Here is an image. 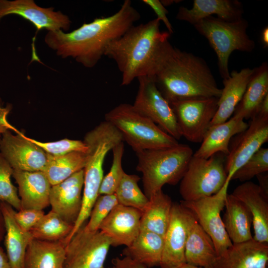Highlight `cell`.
Masks as SVG:
<instances>
[{"mask_svg":"<svg viewBox=\"0 0 268 268\" xmlns=\"http://www.w3.org/2000/svg\"><path fill=\"white\" fill-rule=\"evenodd\" d=\"M44 215L43 210L35 209H21L17 211L15 210L14 212L16 221L27 231H30Z\"/></svg>","mask_w":268,"mask_h":268,"instance_id":"40","label":"cell"},{"mask_svg":"<svg viewBox=\"0 0 268 268\" xmlns=\"http://www.w3.org/2000/svg\"><path fill=\"white\" fill-rule=\"evenodd\" d=\"M259 181L258 185L263 194L268 198V175L267 173L259 174L256 176Z\"/></svg>","mask_w":268,"mask_h":268,"instance_id":"44","label":"cell"},{"mask_svg":"<svg viewBox=\"0 0 268 268\" xmlns=\"http://www.w3.org/2000/svg\"><path fill=\"white\" fill-rule=\"evenodd\" d=\"M83 141L88 147V158L84 168L82 206L70 234L64 240L67 245L75 233L88 219L98 197L103 178V165L107 153L123 142L120 131L110 122L105 121L88 132Z\"/></svg>","mask_w":268,"mask_h":268,"instance_id":"4","label":"cell"},{"mask_svg":"<svg viewBox=\"0 0 268 268\" xmlns=\"http://www.w3.org/2000/svg\"><path fill=\"white\" fill-rule=\"evenodd\" d=\"M268 171V148L261 147L233 175L232 180L249 181L255 176Z\"/></svg>","mask_w":268,"mask_h":268,"instance_id":"36","label":"cell"},{"mask_svg":"<svg viewBox=\"0 0 268 268\" xmlns=\"http://www.w3.org/2000/svg\"><path fill=\"white\" fill-rule=\"evenodd\" d=\"M248 127L243 118L234 115L223 123L210 126L193 156L204 158L217 153L227 156L232 138Z\"/></svg>","mask_w":268,"mask_h":268,"instance_id":"23","label":"cell"},{"mask_svg":"<svg viewBox=\"0 0 268 268\" xmlns=\"http://www.w3.org/2000/svg\"><path fill=\"white\" fill-rule=\"evenodd\" d=\"M142 2L151 8L157 15V18L162 21L165 25L168 32L172 34L173 33V27L168 19L167 15L168 13L165 7L159 0H143Z\"/></svg>","mask_w":268,"mask_h":268,"instance_id":"41","label":"cell"},{"mask_svg":"<svg viewBox=\"0 0 268 268\" xmlns=\"http://www.w3.org/2000/svg\"><path fill=\"white\" fill-rule=\"evenodd\" d=\"M223 222L232 243H239L253 238L252 217L245 204L232 194H227Z\"/></svg>","mask_w":268,"mask_h":268,"instance_id":"27","label":"cell"},{"mask_svg":"<svg viewBox=\"0 0 268 268\" xmlns=\"http://www.w3.org/2000/svg\"><path fill=\"white\" fill-rule=\"evenodd\" d=\"M135 153L138 161L136 169L142 174L144 194L148 199L165 184L175 185L180 181L194 154L189 146L180 143Z\"/></svg>","mask_w":268,"mask_h":268,"instance_id":"5","label":"cell"},{"mask_svg":"<svg viewBox=\"0 0 268 268\" xmlns=\"http://www.w3.org/2000/svg\"><path fill=\"white\" fill-rule=\"evenodd\" d=\"M160 26L157 18L133 25L107 47L104 56L116 62L122 73V85L141 76H152L161 46L171 35L161 31Z\"/></svg>","mask_w":268,"mask_h":268,"instance_id":"3","label":"cell"},{"mask_svg":"<svg viewBox=\"0 0 268 268\" xmlns=\"http://www.w3.org/2000/svg\"><path fill=\"white\" fill-rule=\"evenodd\" d=\"M73 225L52 210L45 214L31 230L33 239L58 242L64 241L71 233Z\"/></svg>","mask_w":268,"mask_h":268,"instance_id":"33","label":"cell"},{"mask_svg":"<svg viewBox=\"0 0 268 268\" xmlns=\"http://www.w3.org/2000/svg\"><path fill=\"white\" fill-rule=\"evenodd\" d=\"M268 95V65L263 62L254 68L243 96L233 115L252 119L264 99Z\"/></svg>","mask_w":268,"mask_h":268,"instance_id":"28","label":"cell"},{"mask_svg":"<svg viewBox=\"0 0 268 268\" xmlns=\"http://www.w3.org/2000/svg\"><path fill=\"white\" fill-rule=\"evenodd\" d=\"M84 169L52 186L49 196L51 210L73 225L80 213L82 201Z\"/></svg>","mask_w":268,"mask_h":268,"instance_id":"17","label":"cell"},{"mask_svg":"<svg viewBox=\"0 0 268 268\" xmlns=\"http://www.w3.org/2000/svg\"><path fill=\"white\" fill-rule=\"evenodd\" d=\"M160 1L162 4L165 7V6L170 5L174 3V2H175V1H177H177L176 0H160Z\"/></svg>","mask_w":268,"mask_h":268,"instance_id":"49","label":"cell"},{"mask_svg":"<svg viewBox=\"0 0 268 268\" xmlns=\"http://www.w3.org/2000/svg\"><path fill=\"white\" fill-rule=\"evenodd\" d=\"M248 128L233 136L229 144L225 168L226 181L268 141V117L254 115Z\"/></svg>","mask_w":268,"mask_h":268,"instance_id":"13","label":"cell"},{"mask_svg":"<svg viewBox=\"0 0 268 268\" xmlns=\"http://www.w3.org/2000/svg\"><path fill=\"white\" fill-rule=\"evenodd\" d=\"M111 246L102 231L90 232L83 225L65 247L64 268H104Z\"/></svg>","mask_w":268,"mask_h":268,"instance_id":"11","label":"cell"},{"mask_svg":"<svg viewBox=\"0 0 268 268\" xmlns=\"http://www.w3.org/2000/svg\"><path fill=\"white\" fill-rule=\"evenodd\" d=\"M117 204L115 194L99 195L90 212L89 220L86 225H83L84 228L90 232L99 230L102 222Z\"/></svg>","mask_w":268,"mask_h":268,"instance_id":"38","label":"cell"},{"mask_svg":"<svg viewBox=\"0 0 268 268\" xmlns=\"http://www.w3.org/2000/svg\"><path fill=\"white\" fill-rule=\"evenodd\" d=\"M105 120L113 124L135 152L170 147L179 143L152 121L137 111L133 105L122 103L105 114Z\"/></svg>","mask_w":268,"mask_h":268,"instance_id":"6","label":"cell"},{"mask_svg":"<svg viewBox=\"0 0 268 268\" xmlns=\"http://www.w3.org/2000/svg\"><path fill=\"white\" fill-rule=\"evenodd\" d=\"M261 42L264 48L268 47V27H265L262 30L261 36Z\"/></svg>","mask_w":268,"mask_h":268,"instance_id":"47","label":"cell"},{"mask_svg":"<svg viewBox=\"0 0 268 268\" xmlns=\"http://www.w3.org/2000/svg\"><path fill=\"white\" fill-rule=\"evenodd\" d=\"M11 109V106L8 105L6 108L0 107V135L2 134L7 130H12L15 132L17 131L13 126L10 125L6 120V116Z\"/></svg>","mask_w":268,"mask_h":268,"instance_id":"43","label":"cell"},{"mask_svg":"<svg viewBox=\"0 0 268 268\" xmlns=\"http://www.w3.org/2000/svg\"><path fill=\"white\" fill-rule=\"evenodd\" d=\"M232 194L242 201L251 213L254 232L253 238L268 243V198L258 184L251 181L238 186Z\"/></svg>","mask_w":268,"mask_h":268,"instance_id":"20","label":"cell"},{"mask_svg":"<svg viewBox=\"0 0 268 268\" xmlns=\"http://www.w3.org/2000/svg\"><path fill=\"white\" fill-rule=\"evenodd\" d=\"M16 133L14 135L7 130L2 134L0 152L13 170L43 171L47 154L18 130Z\"/></svg>","mask_w":268,"mask_h":268,"instance_id":"15","label":"cell"},{"mask_svg":"<svg viewBox=\"0 0 268 268\" xmlns=\"http://www.w3.org/2000/svg\"><path fill=\"white\" fill-rule=\"evenodd\" d=\"M217 257L211 238L192 212L185 249L186 263L203 268H211Z\"/></svg>","mask_w":268,"mask_h":268,"instance_id":"26","label":"cell"},{"mask_svg":"<svg viewBox=\"0 0 268 268\" xmlns=\"http://www.w3.org/2000/svg\"><path fill=\"white\" fill-rule=\"evenodd\" d=\"M268 243L252 238L239 243H233L218 256L211 268H267Z\"/></svg>","mask_w":268,"mask_h":268,"instance_id":"19","label":"cell"},{"mask_svg":"<svg viewBox=\"0 0 268 268\" xmlns=\"http://www.w3.org/2000/svg\"><path fill=\"white\" fill-rule=\"evenodd\" d=\"M166 99L216 97L221 89L205 61L182 51L166 40L159 52L152 76Z\"/></svg>","mask_w":268,"mask_h":268,"instance_id":"2","label":"cell"},{"mask_svg":"<svg viewBox=\"0 0 268 268\" xmlns=\"http://www.w3.org/2000/svg\"><path fill=\"white\" fill-rule=\"evenodd\" d=\"M243 13L242 3L237 0H194L190 9L180 7L176 18L194 25L214 14L225 21H236L242 18Z\"/></svg>","mask_w":268,"mask_h":268,"instance_id":"22","label":"cell"},{"mask_svg":"<svg viewBox=\"0 0 268 268\" xmlns=\"http://www.w3.org/2000/svg\"><path fill=\"white\" fill-rule=\"evenodd\" d=\"M140 179L136 175L125 173L115 193L118 204L134 208L141 212L143 210L149 199L138 186Z\"/></svg>","mask_w":268,"mask_h":268,"instance_id":"34","label":"cell"},{"mask_svg":"<svg viewBox=\"0 0 268 268\" xmlns=\"http://www.w3.org/2000/svg\"><path fill=\"white\" fill-rule=\"evenodd\" d=\"M196 30L208 41L217 57L218 71L223 79L230 76L228 60L234 51L251 52L256 46L248 36V23L243 18L228 21L210 16L193 25Z\"/></svg>","mask_w":268,"mask_h":268,"instance_id":"7","label":"cell"},{"mask_svg":"<svg viewBox=\"0 0 268 268\" xmlns=\"http://www.w3.org/2000/svg\"><path fill=\"white\" fill-rule=\"evenodd\" d=\"M191 215V211L180 203H173L164 237L161 268H177L186 263L185 249Z\"/></svg>","mask_w":268,"mask_h":268,"instance_id":"16","label":"cell"},{"mask_svg":"<svg viewBox=\"0 0 268 268\" xmlns=\"http://www.w3.org/2000/svg\"><path fill=\"white\" fill-rule=\"evenodd\" d=\"M221 154L208 158L193 155L180 181L183 201H196L218 192L227 179L224 160Z\"/></svg>","mask_w":268,"mask_h":268,"instance_id":"8","label":"cell"},{"mask_svg":"<svg viewBox=\"0 0 268 268\" xmlns=\"http://www.w3.org/2000/svg\"><path fill=\"white\" fill-rule=\"evenodd\" d=\"M0 207L5 229V253L11 268H24L26 249L33 239L31 233L24 230L16 221L15 210L11 205L0 201Z\"/></svg>","mask_w":268,"mask_h":268,"instance_id":"24","label":"cell"},{"mask_svg":"<svg viewBox=\"0 0 268 268\" xmlns=\"http://www.w3.org/2000/svg\"><path fill=\"white\" fill-rule=\"evenodd\" d=\"M141 212L134 208L116 205L101 223L99 230L110 239L111 246H129L140 231Z\"/></svg>","mask_w":268,"mask_h":268,"instance_id":"18","label":"cell"},{"mask_svg":"<svg viewBox=\"0 0 268 268\" xmlns=\"http://www.w3.org/2000/svg\"><path fill=\"white\" fill-rule=\"evenodd\" d=\"M140 18L131 1L126 0L112 15L96 18L69 33L48 31L45 41L62 58L70 57L86 67H92L104 55L108 45L123 35Z\"/></svg>","mask_w":268,"mask_h":268,"instance_id":"1","label":"cell"},{"mask_svg":"<svg viewBox=\"0 0 268 268\" xmlns=\"http://www.w3.org/2000/svg\"><path fill=\"white\" fill-rule=\"evenodd\" d=\"M65 247L63 241L51 242L33 239L26 249L24 268H64Z\"/></svg>","mask_w":268,"mask_h":268,"instance_id":"29","label":"cell"},{"mask_svg":"<svg viewBox=\"0 0 268 268\" xmlns=\"http://www.w3.org/2000/svg\"><path fill=\"white\" fill-rule=\"evenodd\" d=\"M0 268H11L5 251L0 246Z\"/></svg>","mask_w":268,"mask_h":268,"instance_id":"45","label":"cell"},{"mask_svg":"<svg viewBox=\"0 0 268 268\" xmlns=\"http://www.w3.org/2000/svg\"><path fill=\"white\" fill-rule=\"evenodd\" d=\"M112 263L114 268H148L127 257L114 258Z\"/></svg>","mask_w":268,"mask_h":268,"instance_id":"42","label":"cell"},{"mask_svg":"<svg viewBox=\"0 0 268 268\" xmlns=\"http://www.w3.org/2000/svg\"><path fill=\"white\" fill-rule=\"evenodd\" d=\"M254 68L246 67L240 71L233 70L229 78L223 79L224 87L218 100L216 113L210 126L227 121L241 100ZM209 126V127H210Z\"/></svg>","mask_w":268,"mask_h":268,"instance_id":"25","label":"cell"},{"mask_svg":"<svg viewBox=\"0 0 268 268\" xmlns=\"http://www.w3.org/2000/svg\"><path fill=\"white\" fill-rule=\"evenodd\" d=\"M133 105L166 133L177 140L182 137L174 112L169 102L158 89L151 77L141 76Z\"/></svg>","mask_w":268,"mask_h":268,"instance_id":"12","label":"cell"},{"mask_svg":"<svg viewBox=\"0 0 268 268\" xmlns=\"http://www.w3.org/2000/svg\"><path fill=\"white\" fill-rule=\"evenodd\" d=\"M54 7L43 8L37 5L33 0H0V20L8 14H16L30 22L36 28L32 44V60H39L35 48V40L37 33L46 29L49 31L68 30L71 21L61 11H54Z\"/></svg>","mask_w":268,"mask_h":268,"instance_id":"14","label":"cell"},{"mask_svg":"<svg viewBox=\"0 0 268 268\" xmlns=\"http://www.w3.org/2000/svg\"><path fill=\"white\" fill-rule=\"evenodd\" d=\"M216 97H191L169 102L181 136L194 143L201 142L218 108Z\"/></svg>","mask_w":268,"mask_h":268,"instance_id":"9","label":"cell"},{"mask_svg":"<svg viewBox=\"0 0 268 268\" xmlns=\"http://www.w3.org/2000/svg\"><path fill=\"white\" fill-rule=\"evenodd\" d=\"M104 268H105V267H104ZM114 268V267H113V268Z\"/></svg>","mask_w":268,"mask_h":268,"instance_id":"50","label":"cell"},{"mask_svg":"<svg viewBox=\"0 0 268 268\" xmlns=\"http://www.w3.org/2000/svg\"><path fill=\"white\" fill-rule=\"evenodd\" d=\"M88 158V152H72L60 156L47 154V164L43 172L53 186L83 169Z\"/></svg>","mask_w":268,"mask_h":268,"instance_id":"32","label":"cell"},{"mask_svg":"<svg viewBox=\"0 0 268 268\" xmlns=\"http://www.w3.org/2000/svg\"><path fill=\"white\" fill-rule=\"evenodd\" d=\"M12 176L18 186L21 209L43 210L50 205L52 185L43 171L13 170Z\"/></svg>","mask_w":268,"mask_h":268,"instance_id":"21","label":"cell"},{"mask_svg":"<svg viewBox=\"0 0 268 268\" xmlns=\"http://www.w3.org/2000/svg\"><path fill=\"white\" fill-rule=\"evenodd\" d=\"M13 170L0 152V201L7 203L18 211L21 206L17 190L11 181Z\"/></svg>","mask_w":268,"mask_h":268,"instance_id":"37","label":"cell"},{"mask_svg":"<svg viewBox=\"0 0 268 268\" xmlns=\"http://www.w3.org/2000/svg\"><path fill=\"white\" fill-rule=\"evenodd\" d=\"M229 182L226 181L220 190L211 196L180 202L194 215L199 224L211 238L218 256L232 245L224 227L221 212L225 206Z\"/></svg>","mask_w":268,"mask_h":268,"instance_id":"10","label":"cell"},{"mask_svg":"<svg viewBox=\"0 0 268 268\" xmlns=\"http://www.w3.org/2000/svg\"><path fill=\"white\" fill-rule=\"evenodd\" d=\"M164 244L163 236L140 231L133 242L123 250L122 255L148 268L160 267Z\"/></svg>","mask_w":268,"mask_h":268,"instance_id":"31","label":"cell"},{"mask_svg":"<svg viewBox=\"0 0 268 268\" xmlns=\"http://www.w3.org/2000/svg\"><path fill=\"white\" fill-rule=\"evenodd\" d=\"M5 233V224L3 215L2 213L0 201V245L2 241L4 239Z\"/></svg>","mask_w":268,"mask_h":268,"instance_id":"46","label":"cell"},{"mask_svg":"<svg viewBox=\"0 0 268 268\" xmlns=\"http://www.w3.org/2000/svg\"><path fill=\"white\" fill-rule=\"evenodd\" d=\"M112 150V164L109 172L103 177L99 189V195L115 194L125 173L122 167V158L124 151V142L115 146Z\"/></svg>","mask_w":268,"mask_h":268,"instance_id":"35","label":"cell"},{"mask_svg":"<svg viewBox=\"0 0 268 268\" xmlns=\"http://www.w3.org/2000/svg\"><path fill=\"white\" fill-rule=\"evenodd\" d=\"M148 199L147 205L141 211L140 231L151 232L164 237L173 203L171 198L162 190Z\"/></svg>","mask_w":268,"mask_h":268,"instance_id":"30","label":"cell"},{"mask_svg":"<svg viewBox=\"0 0 268 268\" xmlns=\"http://www.w3.org/2000/svg\"><path fill=\"white\" fill-rule=\"evenodd\" d=\"M177 268H203L198 266H193L189 264H187L186 263H185L184 264H182L180 266L178 267Z\"/></svg>","mask_w":268,"mask_h":268,"instance_id":"48","label":"cell"},{"mask_svg":"<svg viewBox=\"0 0 268 268\" xmlns=\"http://www.w3.org/2000/svg\"><path fill=\"white\" fill-rule=\"evenodd\" d=\"M28 138L47 154L52 156H60L72 152L87 153L88 151V147L83 140L65 138L56 141L43 142L30 137Z\"/></svg>","mask_w":268,"mask_h":268,"instance_id":"39","label":"cell"}]
</instances>
